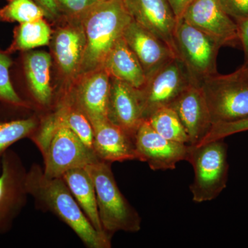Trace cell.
<instances>
[{
    "mask_svg": "<svg viewBox=\"0 0 248 248\" xmlns=\"http://www.w3.org/2000/svg\"><path fill=\"white\" fill-rule=\"evenodd\" d=\"M27 188L39 208L58 217L86 248H111V240L94 229L62 177H48L35 164L27 171Z\"/></svg>",
    "mask_w": 248,
    "mask_h": 248,
    "instance_id": "1",
    "label": "cell"
},
{
    "mask_svg": "<svg viewBox=\"0 0 248 248\" xmlns=\"http://www.w3.org/2000/svg\"><path fill=\"white\" fill-rule=\"evenodd\" d=\"M132 19L124 0L99 2L85 15L80 22L86 49L78 76L103 68L111 49L123 37Z\"/></svg>",
    "mask_w": 248,
    "mask_h": 248,
    "instance_id": "2",
    "label": "cell"
},
{
    "mask_svg": "<svg viewBox=\"0 0 248 248\" xmlns=\"http://www.w3.org/2000/svg\"><path fill=\"white\" fill-rule=\"evenodd\" d=\"M110 163L99 161L86 166L95 189L98 211L103 229L111 239L117 232H138L141 218L121 192Z\"/></svg>",
    "mask_w": 248,
    "mask_h": 248,
    "instance_id": "3",
    "label": "cell"
},
{
    "mask_svg": "<svg viewBox=\"0 0 248 248\" xmlns=\"http://www.w3.org/2000/svg\"><path fill=\"white\" fill-rule=\"evenodd\" d=\"M186 161L192 165L195 172L190 188L196 203L215 200L226 188L229 164L224 139L201 145H188Z\"/></svg>",
    "mask_w": 248,
    "mask_h": 248,
    "instance_id": "4",
    "label": "cell"
},
{
    "mask_svg": "<svg viewBox=\"0 0 248 248\" xmlns=\"http://www.w3.org/2000/svg\"><path fill=\"white\" fill-rule=\"evenodd\" d=\"M213 124L248 117V78L239 69L229 75L217 73L201 83Z\"/></svg>",
    "mask_w": 248,
    "mask_h": 248,
    "instance_id": "5",
    "label": "cell"
},
{
    "mask_svg": "<svg viewBox=\"0 0 248 248\" xmlns=\"http://www.w3.org/2000/svg\"><path fill=\"white\" fill-rule=\"evenodd\" d=\"M177 56L184 62L198 84L217 74V58L222 46L216 39L191 25L182 17L174 31Z\"/></svg>",
    "mask_w": 248,
    "mask_h": 248,
    "instance_id": "6",
    "label": "cell"
},
{
    "mask_svg": "<svg viewBox=\"0 0 248 248\" xmlns=\"http://www.w3.org/2000/svg\"><path fill=\"white\" fill-rule=\"evenodd\" d=\"M198 84L179 57H175L147 79L138 89L142 117L146 120L158 109L170 107L186 89Z\"/></svg>",
    "mask_w": 248,
    "mask_h": 248,
    "instance_id": "7",
    "label": "cell"
},
{
    "mask_svg": "<svg viewBox=\"0 0 248 248\" xmlns=\"http://www.w3.org/2000/svg\"><path fill=\"white\" fill-rule=\"evenodd\" d=\"M27 170L16 152L8 150L0 172V235L9 232L27 205Z\"/></svg>",
    "mask_w": 248,
    "mask_h": 248,
    "instance_id": "8",
    "label": "cell"
},
{
    "mask_svg": "<svg viewBox=\"0 0 248 248\" xmlns=\"http://www.w3.org/2000/svg\"><path fill=\"white\" fill-rule=\"evenodd\" d=\"M58 122V128L42 155L46 176L62 177L71 170L86 168L100 160L71 129Z\"/></svg>",
    "mask_w": 248,
    "mask_h": 248,
    "instance_id": "9",
    "label": "cell"
},
{
    "mask_svg": "<svg viewBox=\"0 0 248 248\" xmlns=\"http://www.w3.org/2000/svg\"><path fill=\"white\" fill-rule=\"evenodd\" d=\"M110 77L104 68L80 75L65 91L91 124L108 120V102Z\"/></svg>",
    "mask_w": 248,
    "mask_h": 248,
    "instance_id": "10",
    "label": "cell"
},
{
    "mask_svg": "<svg viewBox=\"0 0 248 248\" xmlns=\"http://www.w3.org/2000/svg\"><path fill=\"white\" fill-rule=\"evenodd\" d=\"M135 146L139 161L146 162L153 170L175 169L179 161H186L188 153V145L164 138L147 120L137 130Z\"/></svg>",
    "mask_w": 248,
    "mask_h": 248,
    "instance_id": "11",
    "label": "cell"
},
{
    "mask_svg": "<svg viewBox=\"0 0 248 248\" xmlns=\"http://www.w3.org/2000/svg\"><path fill=\"white\" fill-rule=\"evenodd\" d=\"M182 17L222 46L235 45L240 42L237 23L223 11L218 0H192Z\"/></svg>",
    "mask_w": 248,
    "mask_h": 248,
    "instance_id": "12",
    "label": "cell"
},
{
    "mask_svg": "<svg viewBox=\"0 0 248 248\" xmlns=\"http://www.w3.org/2000/svg\"><path fill=\"white\" fill-rule=\"evenodd\" d=\"M175 111L188 135L189 145L199 144L213 126L211 116L202 86L194 84L170 106Z\"/></svg>",
    "mask_w": 248,
    "mask_h": 248,
    "instance_id": "13",
    "label": "cell"
},
{
    "mask_svg": "<svg viewBox=\"0 0 248 248\" xmlns=\"http://www.w3.org/2000/svg\"><path fill=\"white\" fill-rule=\"evenodd\" d=\"M124 1L135 22L164 41L177 54L174 35L177 18L168 0H124Z\"/></svg>",
    "mask_w": 248,
    "mask_h": 248,
    "instance_id": "14",
    "label": "cell"
},
{
    "mask_svg": "<svg viewBox=\"0 0 248 248\" xmlns=\"http://www.w3.org/2000/svg\"><path fill=\"white\" fill-rule=\"evenodd\" d=\"M52 34L51 48L59 69L71 82L79 75L86 49V37L80 21L67 20Z\"/></svg>",
    "mask_w": 248,
    "mask_h": 248,
    "instance_id": "15",
    "label": "cell"
},
{
    "mask_svg": "<svg viewBox=\"0 0 248 248\" xmlns=\"http://www.w3.org/2000/svg\"><path fill=\"white\" fill-rule=\"evenodd\" d=\"M123 38L138 58L147 79L177 56L175 52L164 41L160 40L133 19L125 28Z\"/></svg>",
    "mask_w": 248,
    "mask_h": 248,
    "instance_id": "16",
    "label": "cell"
},
{
    "mask_svg": "<svg viewBox=\"0 0 248 248\" xmlns=\"http://www.w3.org/2000/svg\"><path fill=\"white\" fill-rule=\"evenodd\" d=\"M107 117L110 122L135 139L137 130L143 121L138 89L110 78Z\"/></svg>",
    "mask_w": 248,
    "mask_h": 248,
    "instance_id": "17",
    "label": "cell"
},
{
    "mask_svg": "<svg viewBox=\"0 0 248 248\" xmlns=\"http://www.w3.org/2000/svg\"><path fill=\"white\" fill-rule=\"evenodd\" d=\"M93 128V151L107 162L138 160L135 139L108 120L91 124Z\"/></svg>",
    "mask_w": 248,
    "mask_h": 248,
    "instance_id": "18",
    "label": "cell"
},
{
    "mask_svg": "<svg viewBox=\"0 0 248 248\" xmlns=\"http://www.w3.org/2000/svg\"><path fill=\"white\" fill-rule=\"evenodd\" d=\"M51 66V55L43 50L28 52L23 58L28 89L34 101L42 107H50L53 102Z\"/></svg>",
    "mask_w": 248,
    "mask_h": 248,
    "instance_id": "19",
    "label": "cell"
},
{
    "mask_svg": "<svg viewBox=\"0 0 248 248\" xmlns=\"http://www.w3.org/2000/svg\"><path fill=\"white\" fill-rule=\"evenodd\" d=\"M103 68L110 78L127 83L135 89H141L146 84L147 77L143 67L123 37L111 49Z\"/></svg>",
    "mask_w": 248,
    "mask_h": 248,
    "instance_id": "20",
    "label": "cell"
},
{
    "mask_svg": "<svg viewBox=\"0 0 248 248\" xmlns=\"http://www.w3.org/2000/svg\"><path fill=\"white\" fill-rule=\"evenodd\" d=\"M62 177L94 229L108 237L99 218L94 184L86 168L71 170Z\"/></svg>",
    "mask_w": 248,
    "mask_h": 248,
    "instance_id": "21",
    "label": "cell"
},
{
    "mask_svg": "<svg viewBox=\"0 0 248 248\" xmlns=\"http://www.w3.org/2000/svg\"><path fill=\"white\" fill-rule=\"evenodd\" d=\"M52 34L53 32L46 18L22 23L15 28L14 40L6 51L9 54L29 51L48 45L51 40Z\"/></svg>",
    "mask_w": 248,
    "mask_h": 248,
    "instance_id": "22",
    "label": "cell"
},
{
    "mask_svg": "<svg viewBox=\"0 0 248 248\" xmlns=\"http://www.w3.org/2000/svg\"><path fill=\"white\" fill-rule=\"evenodd\" d=\"M53 113L60 123L71 129L86 146L93 149L92 124L69 97L63 94Z\"/></svg>",
    "mask_w": 248,
    "mask_h": 248,
    "instance_id": "23",
    "label": "cell"
},
{
    "mask_svg": "<svg viewBox=\"0 0 248 248\" xmlns=\"http://www.w3.org/2000/svg\"><path fill=\"white\" fill-rule=\"evenodd\" d=\"M146 120L152 128L164 138L189 145L188 135L172 108L168 107L158 109Z\"/></svg>",
    "mask_w": 248,
    "mask_h": 248,
    "instance_id": "24",
    "label": "cell"
},
{
    "mask_svg": "<svg viewBox=\"0 0 248 248\" xmlns=\"http://www.w3.org/2000/svg\"><path fill=\"white\" fill-rule=\"evenodd\" d=\"M35 117L0 122V172L3 156L10 147L24 138H30L38 127Z\"/></svg>",
    "mask_w": 248,
    "mask_h": 248,
    "instance_id": "25",
    "label": "cell"
},
{
    "mask_svg": "<svg viewBox=\"0 0 248 248\" xmlns=\"http://www.w3.org/2000/svg\"><path fill=\"white\" fill-rule=\"evenodd\" d=\"M48 18L45 10L34 0H7L0 9V21L4 22H32Z\"/></svg>",
    "mask_w": 248,
    "mask_h": 248,
    "instance_id": "26",
    "label": "cell"
},
{
    "mask_svg": "<svg viewBox=\"0 0 248 248\" xmlns=\"http://www.w3.org/2000/svg\"><path fill=\"white\" fill-rule=\"evenodd\" d=\"M10 55L0 50V103L17 108H28L30 107L29 103L19 96L11 81L10 68L13 60Z\"/></svg>",
    "mask_w": 248,
    "mask_h": 248,
    "instance_id": "27",
    "label": "cell"
},
{
    "mask_svg": "<svg viewBox=\"0 0 248 248\" xmlns=\"http://www.w3.org/2000/svg\"><path fill=\"white\" fill-rule=\"evenodd\" d=\"M61 16L66 20L80 21L99 0H55Z\"/></svg>",
    "mask_w": 248,
    "mask_h": 248,
    "instance_id": "28",
    "label": "cell"
},
{
    "mask_svg": "<svg viewBox=\"0 0 248 248\" xmlns=\"http://www.w3.org/2000/svg\"><path fill=\"white\" fill-rule=\"evenodd\" d=\"M58 125L59 122L56 117L53 113L51 114L46 117L40 125H38L37 130L31 137L30 139L39 148L42 155L45 153L48 148Z\"/></svg>",
    "mask_w": 248,
    "mask_h": 248,
    "instance_id": "29",
    "label": "cell"
},
{
    "mask_svg": "<svg viewBox=\"0 0 248 248\" xmlns=\"http://www.w3.org/2000/svg\"><path fill=\"white\" fill-rule=\"evenodd\" d=\"M248 130V117L244 120L228 123L213 124L208 135L199 144L208 143L214 140L225 139L234 134L242 133Z\"/></svg>",
    "mask_w": 248,
    "mask_h": 248,
    "instance_id": "30",
    "label": "cell"
},
{
    "mask_svg": "<svg viewBox=\"0 0 248 248\" xmlns=\"http://www.w3.org/2000/svg\"><path fill=\"white\" fill-rule=\"evenodd\" d=\"M222 9L239 24L248 19V0H218Z\"/></svg>",
    "mask_w": 248,
    "mask_h": 248,
    "instance_id": "31",
    "label": "cell"
},
{
    "mask_svg": "<svg viewBox=\"0 0 248 248\" xmlns=\"http://www.w3.org/2000/svg\"><path fill=\"white\" fill-rule=\"evenodd\" d=\"M34 1L45 10L48 16V19L55 20L62 17L55 0H34Z\"/></svg>",
    "mask_w": 248,
    "mask_h": 248,
    "instance_id": "32",
    "label": "cell"
},
{
    "mask_svg": "<svg viewBox=\"0 0 248 248\" xmlns=\"http://www.w3.org/2000/svg\"><path fill=\"white\" fill-rule=\"evenodd\" d=\"M239 26V40L244 51L245 63H248V19L240 23Z\"/></svg>",
    "mask_w": 248,
    "mask_h": 248,
    "instance_id": "33",
    "label": "cell"
},
{
    "mask_svg": "<svg viewBox=\"0 0 248 248\" xmlns=\"http://www.w3.org/2000/svg\"><path fill=\"white\" fill-rule=\"evenodd\" d=\"M177 19H180L184 11L192 0H168Z\"/></svg>",
    "mask_w": 248,
    "mask_h": 248,
    "instance_id": "34",
    "label": "cell"
},
{
    "mask_svg": "<svg viewBox=\"0 0 248 248\" xmlns=\"http://www.w3.org/2000/svg\"><path fill=\"white\" fill-rule=\"evenodd\" d=\"M239 70L243 74L248 78V63H244V66H241V68H239Z\"/></svg>",
    "mask_w": 248,
    "mask_h": 248,
    "instance_id": "35",
    "label": "cell"
},
{
    "mask_svg": "<svg viewBox=\"0 0 248 248\" xmlns=\"http://www.w3.org/2000/svg\"><path fill=\"white\" fill-rule=\"evenodd\" d=\"M99 2H102V1H110V0H99Z\"/></svg>",
    "mask_w": 248,
    "mask_h": 248,
    "instance_id": "36",
    "label": "cell"
}]
</instances>
